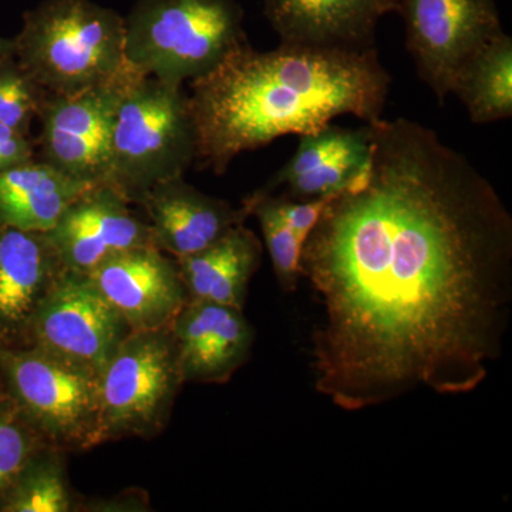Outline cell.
<instances>
[{
    "mask_svg": "<svg viewBox=\"0 0 512 512\" xmlns=\"http://www.w3.org/2000/svg\"><path fill=\"white\" fill-rule=\"evenodd\" d=\"M93 185L37 158L6 168L0 171V227L49 232Z\"/></svg>",
    "mask_w": 512,
    "mask_h": 512,
    "instance_id": "obj_19",
    "label": "cell"
},
{
    "mask_svg": "<svg viewBox=\"0 0 512 512\" xmlns=\"http://www.w3.org/2000/svg\"><path fill=\"white\" fill-rule=\"evenodd\" d=\"M197 137L183 86L134 73L121 89L106 184L133 204L151 188L184 177Z\"/></svg>",
    "mask_w": 512,
    "mask_h": 512,
    "instance_id": "obj_4",
    "label": "cell"
},
{
    "mask_svg": "<svg viewBox=\"0 0 512 512\" xmlns=\"http://www.w3.org/2000/svg\"><path fill=\"white\" fill-rule=\"evenodd\" d=\"M262 261V244L245 224L197 254L178 258L188 301L244 309L248 285Z\"/></svg>",
    "mask_w": 512,
    "mask_h": 512,
    "instance_id": "obj_18",
    "label": "cell"
},
{
    "mask_svg": "<svg viewBox=\"0 0 512 512\" xmlns=\"http://www.w3.org/2000/svg\"><path fill=\"white\" fill-rule=\"evenodd\" d=\"M299 138L291 160L256 192L272 194L285 187L286 197L305 201L336 197L363 184L372 157L369 123L360 128L330 123Z\"/></svg>",
    "mask_w": 512,
    "mask_h": 512,
    "instance_id": "obj_13",
    "label": "cell"
},
{
    "mask_svg": "<svg viewBox=\"0 0 512 512\" xmlns=\"http://www.w3.org/2000/svg\"><path fill=\"white\" fill-rule=\"evenodd\" d=\"M35 151L30 137L0 123V171L35 160Z\"/></svg>",
    "mask_w": 512,
    "mask_h": 512,
    "instance_id": "obj_26",
    "label": "cell"
},
{
    "mask_svg": "<svg viewBox=\"0 0 512 512\" xmlns=\"http://www.w3.org/2000/svg\"><path fill=\"white\" fill-rule=\"evenodd\" d=\"M390 84L375 47L258 52L245 43L190 82L194 164L224 175L239 154L276 138L313 133L346 114L366 123L382 119Z\"/></svg>",
    "mask_w": 512,
    "mask_h": 512,
    "instance_id": "obj_2",
    "label": "cell"
},
{
    "mask_svg": "<svg viewBox=\"0 0 512 512\" xmlns=\"http://www.w3.org/2000/svg\"><path fill=\"white\" fill-rule=\"evenodd\" d=\"M184 383H227L251 356L255 333L244 309L188 301L171 323Z\"/></svg>",
    "mask_w": 512,
    "mask_h": 512,
    "instance_id": "obj_15",
    "label": "cell"
},
{
    "mask_svg": "<svg viewBox=\"0 0 512 512\" xmlns=\"http://www.w3.org/2000/svg\"><path fill=\"white\" fill-rule=\"evenodd\" d=\"M0 370L10 397L60 450H90L100 444V375L32 348H0Z\"/></svg>",
    "mask_w": 512,
    "mask_h": 512,
    "instance_id": "obj_7",
    "label": "cell"
},
{
    "mask_svg": "<svg viewBox=\"0 0 512 512\" xmlns=\"http://www.w3.org/2000/svg\"><path fill=\"white\" fill-rule=\"evenodd\" d=\"M399 12V0H265V18L281 45L365 50L380 19Z\"/></svg>",
    "mask_w": 512,
    "mask_h": 512,
    "instance_id": "obj_17",
    "label": "cell"
},
{
    "mask_svg": "<svg viewBox=\"0 0 512 512\" xmlns=\"http://www.w3.org/2000/svg\"><path fill=\"white\" fill-rule=\"evenodd\" d=\"M124 29L130 66L180 86L248 43L237 0H137Z\"/></svg>",
    "mask_w": 512,
    "mask_h": 512,
    "instance_id": "obj_5",
    "label": "cell"
},
{
    "mask_svg": "<svg viewBox=\"0 0 512 512\" xmlns=\"http://www.w3.org/2000/svg\"><path fill=\"white\" fill-rule=\"evenodd\" d=\"M131 332L90 275L64 269L33 319L28 346L100 375Z\"/></svg>",
    "mask_w": 512,
    "mask_h": 512,
    "instance_id": "obj_9",
    "label": "cell"
},
{
    "mask_svg": "<svg viewBox=\"0 0 512 512\" xmlns=\"http://www.w3.org/2000/svg\"><path fill=\"white\" fill-rule=\"evenodd\" d=\"M137 205L146 212L154 247L175 259L210 247L249 217L244 205L232 207L185 183L184 177L156 185Z\"/></svg>",
    "mask_w": 512,
    "mask_h": 512,
    "instance_id": "obj_16",
    "label": "cell"
},
{
    "mask_svg": "<svg viewBox=\"0 0 512 512\" xmlns=\"http://www.w3.org/2000/svg\"><path fill=\"white\" fill-rule=\"evenodd\" d=\"M131 76L72 96L47 94L37 116L39 160L86 183L106 184L117 104Z\"/></svg>",
    "mask_w": 512,
    "mask_h": 512,
    "instance_id": "obj_10",
    "label": "cell"
},
{
    "mask_svg": "<svg viewBox=\"0 0 512 512\" xmlns=\"http://www.w3.org/2000/svg\"><path fill=\"white\" fill-rule=\"evenodd\" d=\"M47 94L15 55L0 62V123L29 137Z\"/></svg>",
    "mask_w": 512,
    "mask_h": 512,
    "instance_id": "obj_24",
    "label": "cell"
},
{
    "mask_svg": "<svg viewBox=\"0 0 512 512\" xmlns=\"http://www.w3.org/2000/svg\"><path fill=\"white\" fill-rule=\"evenodd\" d=\"M64 269L46 232L0 227V348H28L33 319Z\"/></svg>",
    "mask_w": 512,
    "mask_h": 512,
    "instance_id": "obj_14",
    "label": "cell"
},
{
    "mask_svg": "<svg viewBox=\"0 0 512 512\" xmlns=\"http://www.w3.org/2000/svg\"><path fill=\"white\" fill-rule=\"evenodd\" d=\"M242 205L247 208L249 217L254 215L259 222L279 285L286 292L295 291L301 279L299 264L303 242L279 214L274 194H259L255 191L245 198Z\"/></svg>",
    "mask_w": 512,
    "mask_h": 512,
    "instance_id": "obj_22",
    "label": "cell"
},
{
    "mask_svg": "<svg viewBox=\"0 0 512 512\" xmlns=\"http://www.w3.org/2000/svg\"><path fill=\"white\" fill-rule=\"evenodd\" d=\"M49 444L12 397L0 403V503L30 458Z\"/></svg>",
    "mask_w": 512,
    "mask_h": 512,
    "instance_id": "obj_23",
    "label": "cell"
},
{
    "mask_svg": "<svg viewBox=\"0 0 512 512\" xmlns=\"http://www.w3.org/2000/svg\"><path fill=\"white\" fill-rule=\"evenodd\" d=\"M133 205L107 184L79 195L46 232L64 268L90 275L111 256L153 245L148 222Z\"/></svg>",
    "mask_w": 512,
    "mask_h": 512,
    "instance_id": "obj_11",
    "label": "cell"
},
{
    "mask_svg": "<svg viewBox=\"0 0 512 512\" xmlns=\"http://www.w3.org/2000/svg\"><path fill=\"white\" fill-rule=\"evenodd\" d=\"M15 56L55 96L123 82L136 70L126 57L124 18L92 0H43L13 39Z\"/></svg>",
    "mask_w": 512,
    "mask_h": 512,
    "instance_id": "obj_3",
    "label": "cell"
},
{
    "mask_svg": "<svg viewBox=\"0 0 512 512\" xmlns=\"http://www.w3.org/2000/svg\"><path fill=\"white\" fill-rule=\"evenodd\" d=\"M332 198L298 201L292 200L286 195L274 194L275 205L279 214L282 215L286 224L291 227L296 237L301 239L302 242H305L313 227L318 224L320 215H322L323 210Z\"/></svg>",
    "mask_w": 512,
    "mask_h": 512,
    "instance_id": "obj_25",
    "label": "cell"
},
{
    "mask_svg": "<svg viewBox=\"0 0 512 512\" xmlns=\"http://www.w3.org/2000/svg\"><path fill=\"white\" fill-rule=\"evenodd\" d=\"M100 444L156 436L183 386L170 326L134 330L100 373Z\"/></svg>",
    "mask_w": 512,
    "mask_h": 512,
    "instance_id": "obj_6",
    "label": "cell"
},
{
    "mask_svg": "<svg viewBox=\"0 0 512 512\" xmlns=\"http://www.w3.org/2000/svg\"><path fill=\"white\" fill-rule=\"evenodd\" d=\"M397 13L417 74L440 101L467 60L504 33L495 0H399Z\"/></svg>",
    "mask_w": 512,
    "mask_h": 512,
    "instance_id": "obj_8",
    "label": "cell"
},
{
    "mask_svg": "<svg viewBox=\"0 0 512 512\" xmlns=\"http://www.w3.org/2000/svg\"><path fill=\"white\" fill-rule=\"evenodd\" d=\"M60 448L46 446L30 458L0 503L3 512H69L72 495L67 487Z\"/></svg>",
    "mask_w": 512,
    "mask_h": 512,
    "instance_id": "obj_21",
    "label": "cell"
},
{
    "mask_svg": "<svg viewBox=\"0 0 512 512\" xmlns=\"http://www.w3.org/2000/svg\"><path fill=\"white\" fill-rule=\"evenodd\" d=\"M90 278L133 332L170 326L188 302L177 259L154 245L111 256Z\"/></svg>",
    "mask_w": 512,
    "mask_h": 512,
    "instance_id": "obj_12",
    "label": "cell"
},
{
    "mask_svg": "<svg viewBox=\"0 0 512 512\" xmlns=\"http://www.w3.org/2000/svg\"><path fill=\"white\" fill-rule=\"evenodd\" d=\"M369 126L365 181L329 201L299 264L322 308L316 392L350 413L474 392L512 305V217L494 185L417 121Z\"/></svg>",
    "mask_w": 512,
    "mask_h": 512,
    "instance_id": "obj_1",
    "label": "cell"
},
{
    "mask_svg": "<svg viewBox=\"0 0 512 512\" xmlns=\"http://www.w3.org/2000/svg\"><path fill=\"white\" fill-rule=\"evenodd\" d=\"M451 94L466 106L473 123L511 119V36L501 33L471 56L457 73Z\"/></svg>",
    "mask_w": 512,
    "mask_h": 512,
    "instance_id": "obj_20",
    "label": "cell"
},
{
    "mask_svg": "<svg viewBox=\"0 0 512 512\" xmlns=\"http://www.w3.org/2000/svg\"><path fill=\"white\" fill-rule=\"evenodd\" d=\"M13 55H15L13 40L0 39V62Z\"/></svg>",
    "mask_w": 512,
    "mask_h": 512,
    "instance_id": "obj_27",
    "label": "cell"
}]
</instances>
